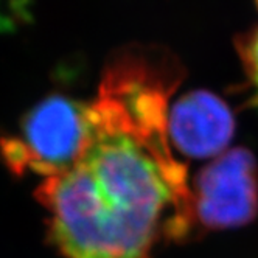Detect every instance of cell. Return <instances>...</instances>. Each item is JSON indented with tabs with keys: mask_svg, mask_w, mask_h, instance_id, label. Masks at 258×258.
<instances>
[{
	"mask_svg": "<svg viewBox=\"0 0 258 258\" xmlns=\"http://www.w3.org/2000/svg\"><path fill=\"white\" fill-rule=\"evenodd\" d=\"M256 5H258V0H256Z\"/></svg>",
	"mask_w": 258,
	"mask_h": 258,
	"instance_id": "obj_6",
	"label": "cell"
},
{
	"mask_svg": "<svg viewBox=\"0 0 258 258\" xmlns=\"http://www.w3.org/2000/svg\"><path fill=\"white\" fill-rule=\"evenodd\" d=\"M195 230L247 226L258 215V163L246 148L227 150L202 168L191 187Z\"/></svg>",
	"mask_w": 258,
	"mask_h": 258,
	"instance_id": "obj_3",
	"label": "cell"
},
{
	"mask_svg": "<svg viewBox=\"0 0 258 258\" xmlns=\"http://www.w3.org/2000/svg\"><path fill=\"white\" fill-rule=\"evenodd\" d=\"M236 50L247 78L252 103L258 104V28L236 38Z\"/></svg>",
	"mask_w": 258,
	"mask_h": 258,
	"instance_id": "obj_5",
	"label": "cell"
},
{
	"mask_svg": "<svg viewBox=\"0 0 258 258\" xmlns=\"http://www.w3.org/2000/svg\"><path fill=\"white\" fill-rule=\"evenodd\" d=\"M87 126L89 103L51 95L28 110L19 136L0 140V154L17 174L33 171L44 179L56 176L77 163Z\"/></svg>",
	"mask_w": 258,
	"mask_h": 258,
	"instance_id": "obj_2",
	"label": "cell"
},
{
	"mask_svg": "<svg viewBox=\"0 0 258 258\" xmlns=\"http://www.w3.org/2000/svg\"><path fill=\"white\" fill-rule=\"evenodd\" d=\"M235 134V117L229 106L207 90H193L170 109L171 146L190 159L218 157Z\"/></svg>",
	"mask_w": 258,
	"mask_h": 258,
	"instance_id": "obj_4",
	"label": "cell"
},
{
	"mask_svg": "<svg viewBox=\"0 0 258 258\" xmlns=\"http://www.w3.org/2000/svg\"><path fill=\"white\" fill-rule=\"evenodd\" d=\"M180 78L160 48H126L109 61L77 163L36 188L48 239L66 258H151L160 238L195 232L187 168L168 136Z\"/></svg>",
	"mask_w": 258,
	"mask_h": 258,
	"instance_id": "obj_1",
	"label": "cell"
}]
</instances>
